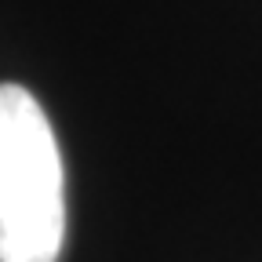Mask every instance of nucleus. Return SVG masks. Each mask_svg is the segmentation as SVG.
I'll return each mask as SVG.
<instances>
[{
    "label": "nucleus",
    "mask_w": 262,
    "mask_h": 262,
    "mask_svg": "<svg viewBox=\"0 0 262 262\" xmlns=\"http://www.w3.org/2000/svg\"><path fill=\"white\" fill-rule=\"evenodd\" d=\"M66 237V182L40 102L0 84V262H55Z\"/></svg>",
    "instance_id": "nucleus-1"
}]
</instances>
